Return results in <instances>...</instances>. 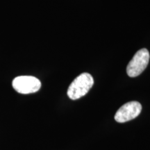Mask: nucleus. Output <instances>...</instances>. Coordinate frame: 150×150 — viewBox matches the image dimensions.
Segmentation results:
<instances>
[{"mask_svg":"<svg viewBox=\"0 0 150 150\" xmlns=\"http://www.w3.org/2000/svg\"><path fill=\"white\" fill-rule=\"evenodd\" d=\"M149 58V51L147 49H141L137 52L127 65V74L130 77H136L139 76L147 67Z\"/></svg>","mask_w":150,"mask_h":150,"instance_id":"nucleus-2","label":"nucleus"},{"mask_svg":"<svg viewBox=\"0 0 150 150\" xmlns=\"http://www.w3.org/2000/svg\"><path fill=\"white\" fill-rule=\"evenodd\" d=\"M93 84V76L88 73H83L71 83L67 89V96L72 100L79 99L88 93Z\"/></svg>","mask_w":150,"mask_h":150,"instance_id":"nucleus-1","label":"nucleus"},{"mask_svg":"<svg viewBox=\"0 0 150 150\" xmlns=\"http://www.w3.org/2000/svg\"><path fill=\"white\" fill-rule=\"evenodd\" d=\"M142 105L138 102H130L122 106L115 115V120L119 123H124L134 120L140 115Z\"/></svg>","mask_w":150,"mask_h":150,"instance_id":"nucleus-4","label":"nucleus"},{"mask_svg":"<svg viewBox=\"0 0 150 150\" xmlns=\"http://www.w3.org/2000/svg\"><path fill=\"white\" fill-rule=\"evenodd\" d=\"M12 85L18 93L27 95L38 91L40 89L41 82L34 76H20L14 79Z\"/></svg>","mask_w":150,"mask_h":150,"instance_id":"nucleus-3","label":"nucleus"}]
</instances>
